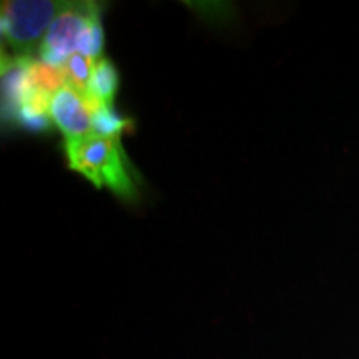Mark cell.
Here are the masks:
<instances>
[{"label":"cell","mask_w":359,"mask_h":359,"mask_svg":"<svg viewBox=\"0 0 359 359\" xmlns=\"http://www.w3.org/2000/svg\"><path fill=\"white\" fill-rule=\"evenodd\" d=\"M102 48L100 6L95 2H65L45 35L39 58L60 67L74 53L100 58Z\"/></svg>","instance_id":"obj_2"},{"label":"cell","mask_w":359,"mask_h":359,"mask_svg":"<svg viewBox=\"0 0 359 359\" xmlns=\"http://www.w3.org/2000/svg\"><path fill=\"white\" fill-rule=\"evenodd\" d=\"M65 2L53 0H8L0 8L2 39L15 57L39 55L40 47Z\"/></svg>","instance_id":"obj_3"},{"label":"cell","mask_w":359,"mask_h":359,"mask_svg":"<svg viewBox=\"0 0 359 359\" xmlns=\"http://www.w3.org/2000/svg\"><path fill=\"white\" fill-rule=\"evenodd\" d=\"M69 167L97 188H110L125 200L137 196L120 135H90L80 140L65 142Z\"/></svg>","instance_id":"obj_1"},{"label":"cell","mask_w":359,"mask_h":359,"mask_svg":"<svg viewBox=\"0 0 359 359\" xmlns=\"http://www.w3.org/2000/svg\"><path fill=\"white\" fill-rule=\"evenodd\" d=\"M97 62L98 58L85 55V53H74V55L67 58L64 64L60 65L67 85L80 93V95H90Z\"/></svg>","instance_id":"obj_5"},{"label":"cell","mask_w":359,"mask_h":359,"mask_svg":"<svg viewBox=\"0 0 359 359\" xmlns=\"http://www.w3.org/2000/svg\"><path fill=\"white\" fill-rule=\"evenodd\" d=\"M114 109L105 105L93 95H80L69 85L53 95L50 103L52 123L60 130L65 142L95 135L97 118L103 110Z\"/></svg>","instance_id":"obj_4"},{"label":"cell","mask_w":359,"mask_h":359,"mask_svg":"<svg viewBox=\"0 0 359 359\" xmlns=\"http://www.w3.org/2000/svg\"><path fill=\"white\" fill-rule=\"evenodd\" d=\"M116 87H118V75H116L115 67L107 58H98L90 95L98 98L105 105L114 107Z\"/></svg>","instance_id":"obj_6"}]
</instances>
